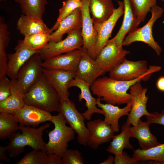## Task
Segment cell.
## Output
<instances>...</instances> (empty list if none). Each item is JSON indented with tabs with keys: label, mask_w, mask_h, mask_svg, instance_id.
<instances>
[{
	"label": "cell",
	"mask_w": 164,
	"mask_h": 164,
	"mask_svg": "<svg viewBox=\"0 0 164 164\" xmlns=\"http://www.w3.org/2000/svg\"><path fill=\"white\" fill-rule=\"evenodd\" d=\"M5 75L0 77V102L6 99L11 93V80Z\"/></svg>",
	"instance_id": "74e56055"
},
{
	"label": "cell",
	"mask_w": 164,
	"mask_h": 164,
	"mask_svg": "<svg viewBox=\"0 0 164 164\" xmlns=\"http://www.w3.org/2000/svg\"><path fill=\"white\" fill-rule=\"evenodd\" d=\"M156 86L158 90L164 92V76H161L158 79Z\"/></svg>",
	"instance_id": "b9f144b4"
},
{
	"label": "cell",
	"mask_w": 164,
	"mask_h": 164,
	"mask_svg": "<svg viewBox=\"0 0 164 164\" xmlns=\"http://www.w3.org/2000/svg\"><path fill=\"white\" fill-rule=\"evenodd\" d=\"M11 93L5 100L0 102V113L12 114L26 104L25 93L17 80H11Z\"/></svg>",
	"instance_id": "603a6c76"
},
{
	"label": "cell",
	"mask_w": 164,
	"mask_h": 164,
	"mask_svg": "<svg viewBox=\"0 0 164 164\" xmlns=\"http://www.w3.org/2000/svg\"><path fill=\"white\" fill-rule=\"evenodd\" d=\"M147 62L144 60L131 61L126 58L109 72V77L119 80L129 81L138 78L149 70Z\"/></svg>",
	"instance_id": "7c38bea8"
},
{
	"label": "cell",
	"mask_w": 164,
	"mask_h": 164,
	"mask_svg": "<svg viewBox=\"0 0 164 164\" xmlns=\"http://www.w3.org/2000/svg\"><path fill=\"white\" fill-rule=\"evenodd\" d=\"M161 0L164 3V0Z\"/></svg>",
	"instance_id": "bcb514c9"
},
{
	"label": "cell",
	"mask_w": 164,
	"mask_h": 164,
	"mask_svg": "<svg viewBox=\"0 0 164 164\" xmlns=\"http://www.w3.org/2000/svg\"><path fill=\"white\" fill-rule=\"evenodd\" d=\"M149 71L136 79L129 81L115 79L110 77H99L90 86L93 94L100 98L101 101L115 105L127 104L131 101L130 94L127 91L130 87L140 81H146L152 73L160 71L161 67L151 65Z\"/></svg>",
	"instance_id": "6da1fadb"
},
{
	"label": "cell",
	"mask_w": 164,
	"mask_h": 164,
	"mask_svg": "<svg viewBox=\"0 0 164 164\" xmlns=\"http://www.w3.org/2000/svg\"><path fill=\"white\" fill-rule=\"evenodd\" d=\"M58 112L63 116L67 123L77 134L78 143L87 146L88 132L84 123L85 119L83 113L77 109L74 103L70 99L60 102Z\"/></svg>",
	"instance_id": "52a82bcc"
},
{
	"label": "cell",
	"mask_w": 164,
	"mask_h": 164,
	"mask_svg": "<svg viewBox=\"0 0 164 164\" xmlns=\"http://www.w3.org/2000/svg\"><path fill=\"white\" fill-rule=\"evenodd\" d=\"M118 6L115 9L112 15L106 20L94 24L97 34V39L96 46V57L106 45L111 36L112 31L119 18L124 14V5L123 2L117 1Z\"/></svg>",
	"instance_id": "9a60e30c"
},
{
	"label": "cell",
	"mask_w": 164,
	"mask_h": 164,
	"mask_svg": "<svg viewBox=\"0 0 164 164\" xmlns=\"http://www.w3.org/2000/svg\"><path fill=\"white\" fill-rule=\"evenodd\" d=\"M6 0H0V2L1 1H5Z\"/></svg>",
	"instance_id": "f6af8a7d"
},
{
	"label": "cell",
	"mask_w": 164,
	"mask_h": 164,
	"mask_svg": "<svg viewBox=\"0 0 164 164\" xmlns=\"http://www.w3.org/2000/svg\"><path fill=\"white\" fill-rule=\"evenodd\" d=\"M42 60L38 53L32 55L19 71L16 79L25 94L43 73Z\"/></svg>",
	"instance_id": "9c48e42d"
},
{
	"label": "cell",
	"mask_w": 164,
	"mask_h": 164,
	"mask_svg": "<svg viewBox=\"0 0 164 164\" xmlns=\"http://www.w3.org/2000/svg\"><path fill=\"white\" fill-rule=\"evenodd\" d=\"M11 114L19 124L35 127L40 124L51 121L53 116L50 112L26 104Z\"/></svg>",
	"instance_id": "2e32d148"
},
{
	"label": "cell",
	"mask_w": 164,
	"mask_h": 164,
	"mask_svg": "<svg viewBox=\"0 0 164 164\" xmlns=\"http://www.w3.org/2000/svg\"><path fill=\"white\" fill-rule=\"evenodd\" d=\"M137 162L133 157H131L127 153L123 152L120 155H115V164H134Z\"/></svg>",
	"instance_id": "f35d334b"
},
{
	"label": "cell",
	"mask_w": 164,
	"mask_h": 164,
	"mask_svg": "<svg viewBox=\"0 0 164 164\" xmlns=\"http://www.w3.org/2000/svg\"><path fill=\"white\" fill-rule=\"evenodd\" d=\"M115 9L112 0H90L89 12L93 24L108 19Z\"/></svg>",
	"instance_id": "484cf974"
},
{
	"label": "cell",
	"mask_w": 164,
	"mask_h": 164,
	"mask_svg": "<svg viewBox=\"0 0 164 164\" xmlns=\"http://www.w3.org/2000/svg\"><path fill=\"white\" fill-rule=\"evenodd\" d=\"M25 95L26 104L50 112H59L60 105L59 96L43 73Z\"/></svg>",
	"instance_id": "3957f363"
},
{
	"label": "cell",
	"mask_w": 164,
	"mask_h": 164,
	"mask_svg": "<svg viewBox=\"0 0 164 164\" xmlns=\"http://www.w3.org/2000/svg\"><path fill=\"white\" fill-rule=\"evenodd\" d=\"M101 98L97 97L96 104L97 107L101 109L104 112V121L109 125L115 132L119 131V121L121 117L128 115L131 111L132 102L126 104V105L122 108H120L118 106L113 104L101 102Z\"/></svg>",
	"instance_id": "7402d4cb"
},
{
	"label": "cell",
	"mask_w": 164,
	"mask_h": 164,
	"mask_svg": "<svg viewBox=\"0 0 164 164\" xmlns=\"http://www.w3.org/2000/svg\"><path fill=\"white\" fill-rule=\"evenodd\" d=\"M62 164H83L84 158L81 153L77 150L69 149L62 157Z\"/></svg>",
	"instance_id": "8d00e7d4"
},
{
	"label": "cell",
	"mask_w": 164,
	"mask_h": 164,
	"mask_svg": "<svg viewBox=\"0 0 164 164\" xmlns=\"http://www.w3.org/2000/svg\"><path fill=\"white\" fill-rule=\"evenodd\" d=\"M16 25L17 29L24 37L41 32L52 33L50 29L43 20L33 18L22 14L19 19Z\"/></svg>",
	"instance_id": "4316f807"
},
{
	"label": "cell",
	"mask_w": 164,
	"mask_h": 164,
	"mask_svg": "<svg viewBox=\"0 0 164 164\" xmlns=\"http://www.w3.org/2000/svg\"><path fill=\"white\" fill-rule=\"evenodd\" d=\"M82 47L46 59L42 63L43 68L50 70H60L76 72L84 53Z\"/></svg>",
	"instance_id": "e0dca14e"
},
{
	"label": "cell",
	"mask_w": 164,
	"mask_h": 164,
	"mask_svg": "<svg viewBox=\"0 0 164 164\" xmlns=\"http://www.w3.org/2000/svg\"><path fill=\"white\" fill-rule=\"evenodd\" d=\"M129 53L122 46L108 40L95 60L105 72H109L121 63Z\"/></svg>",
	"instance_id": "8fae6325"
},
{
	"label": "cell",
	"mask_w": 164,
	"mask_h": 164,
	"mask_svg": "<svg viewBox=\"0 0 164 164\" xmlns=\"http://www.w3.org/2000/svg\"><path fill=\"white\" fill-rule=\"evenodd\" d=\"M18 122L10 113L0 114V139L9 138L19 130Z\"/></svg>",
	"instance_id": "d6a6232c"
},
{
	"label": "cell",
	"mask_w": 164,
	"mask_h": 164,
	"mask_svg": "<svg viewBox=\"0 0 164 164\" xmlns=\"http://www.w3.org/2000/svg\"><path fill=\"white\" fill-rule=\"evenodd\" d=\"M16 164H62V157L55 154L48 155L41 150H33L26 154Z\"/></svg>",
	"instance_id": "f1b7e54d"
},
{
	"label": "cell",
	"mask_w": 164,
	"mask_h": 164,
	"mask_svg": "<svg viewBox=\"0 0 164 164\" xmlns=\"http://www.w3.org/2000/svg\"></svg>",
	"instance_id": "7dc6e473"
},
{
	"label": "cell",
	"mask_w": 164,
	"mask_h": 164,
	"mask_svg": "<svg viewBox=\"0 0 164 164\" xmlns=\"http://www.w3.org/2000/svg\"><path fill=\"white\" fill-rule=\"evenodd\" d=\"M151 115L147 116V122L150 125L152 124L164 125V109L161 113L155 112L151 113Z\"/></svg>",
	"instance_id": "ab89813d"
},
{
	"label": "cell",
	"mask_w": 164,
	"mask_h": 164,
	"mask_svg": "<svg viewBox=\"0 0 164 164\" xmlns=\"http://www.w3.org/2000/svg\"><path fill=\"white\" fill-rule=\"evenodd\" d=\"M150 12L152 16L148 22L142 27L137 28L128 34L122 45L128 46L135 42H142L147 44L159 56L162 52V49L153 38L152 29L154 23L162 16L164 9L156 5L151 8Z\"/></svg>",
	"instance_id": "5b68a950"
},
{
	"label": "cell",
	"mask_w": 164,
	"mask_h": 164,
	"mask_svg": "<svg viewBox=\"0 0 164 164\" xmlns=\"http://www.w3.org/2000/svg\"><path fill=\"white\" fill-rule=\"evenodd\" d=\"M14 0V1H15V2H16L19 3L20 0Z\"/></svg>",
	"instance_id": "ee69618b"
},
{
	"label": "cell",
	"mask_w": 164,
	"mask_h": 164,
	"mask_svg": "<svg viewBox=\"0 0 164 164\" xmlns=\"http://www.w3.org/2000/svg\"><path fill=\"white\" fill-rule=\"evenodd\" d=\"M19 3L22 14L33 18L43 20L47 0H20Z\"/></svg>",
	"instance_id": "f546056e"
},
{
	"label": "cell",
	"mask_w": 164,
	"mask_h": 164,
	"mask_svg": "<svg viewBox=\"0 0 164 164\" xmlns=\"http://www.w3.org/2000/svg\"><path fill=\"white\" fill-rule=\"evenodd\" d=\"M105 73L95 59L91 57L84 50L76 71L75 77L85 81L91 86Z\"/></svg>",
	"instance_id": "44dd1931"
},
{
	"label": "cell",
	"mask_w": 164,
	"mask_h": 164,
	"mask_svg": "<svg viewBox=\"0 0 164 164\" xmlns=\"http://www.w3.org/2000/svg\"><path fill=\"white\" fill-rule=\"evenodd\" d=\"M149 125L147 121H143L140 119L136 125L131 127V137L137 139L141 149H148L161 144L156 136L151 132Z\"/></svg>",
	"instance_id": "d4e9b609"
},
{
	"label": "cell",
	"mask_w": 164,
	"mask_h": 164,
	"mask_svg": "<svg viewBox=\"0 0 164 164\" xmlns=\"http://www.w3.org/2000/svg\"><path fill=\"white\" fill-rule=\"evenodd\" d=\"M73 87H78L80 90V93L78 96L79 101L80 102L84 99L86 101L85 105L87 109L83 113L85 119L91 120L94 113L104 115L103 110L96 107L97 99L93 97L91 94L90 89V85L85 81L75 77L70 83L69 88Z\"/></svg>",
	"instance_id": "ffe728a7"
},
{
	"label": "cell",
	"mask_w": 164,
	"mask_h": 164,
	"mask_svg": "<svg viewBox=\"0 0 164 164\" xmlns=\"http://www.w3.org/2000/svg\"><path fill=\"white\" fill-rule=\"evenodd\" d=\"M141 82L135 83L129 89L132 106L126 122L133 126L136 125L143 116H149L151 114L146 110L149 98L146 95L147 89L142 87Z\"/></svg>",
	"instance_id": "ba28073f"
},
{
	"label": "cell",
	"mask_w": 164,
	"mask_h": 164,
	"mask_svg": "<svg viewBox=\"0 0 164 164\" xmlns=\"http://www.w3.org/2000/svg\"><path fill=\"white\" fill-rule=\"evenodd\" d=\"M62 3V7L59 10V14L56 21L50 29L52 33L57 29L63 19L77 8H81L83 4L82 0H66Z\"/></svg>",
	"instance_id": "e575fe53"
},
{
	"label": "cell",
	"mask_w": 164,
	"mask_h": 164,
	"mask_svg": "<svg viewBox=\"0 0 164 164\" xmlns=\"http://www.w3.org/2000/svg\"><path fill=\"white\" fill-rule=\"evenodd\" d=\"M43 73L55 90L60 102L69 100V85L76 76V72L60 70H50L43 68Z\"/></svg>",
	"instance_id": "4fadbf2b"
},
{
	"label": "cell",
	"mask_w": 164,
	"mask_h": 164,
	"mask_svg": "<svg viewBox=\"0 0 164 164\" xmlns=\"http://www.w3.org/2000/svg\"><path fill=\"white\" fill-rule=\"evenodd\" d=\"M63 40L57 42H49L38 53L45 61L63 53H66L82 48L83 41L81 29L76 30L68 34Z\"/></svg>",
	"instance_id": "8992f818"
},
{
	"label": "cell",
	"mask_w": 164,
	"mask_h": 164,
	"mask_svg": "<svg viewBox=\"0 0 164 164\" xmlns=\"http://www.w3.org/2000/svg\"><path fill=\"white\" fill-rule=\"evenodd\" d=\"M137 17L140 22H144L151 8L156 5V0H130Z\"/></svg>",
	"instance_id": "d590c367"
},
{
	"label": "cell",
	"mask_w": 164,
	"mask_h": 164,
	"mask_svg": "<svg viewBox=\"0 0 164 164\" xmlns=\"http://www.w3.org/2000/svg\"><path fill=\"white\" fill-rule=\"evenodd\" d=\"M81 7L82 24L81 35L83 41V49L92 58L95 59L96 46L97 34L94 28L89 10L90 0H82Z\"/></svg>",
	"instance_id": "30bf717a"
},
{
	"label": "cell",
	"mask_w": 164,
	"mask_h": 164,
	"mask_svg": "<svg viewBox=\"0 0 164 164\" xmlns=\"http://www.w3.org/2000/svg\"><path fill=\"white\" fill-rule=\"evenodd\" d=\"M14 50V53L7 54L6 75L11 80L16 79L18 73L21 67L32 55L39 52L28 48L23 40L18 41Z\"/></svg>",
	"instance_id": "ac0fdd59"
},
{
	"label": "cell",
	"mask_w": 164,
	"mask_h": 164,
	"mask_svg": "<svg viewBox=\"0 0 164 164\" xmlns=\"http://www.w3.org/2000/svg\"><path fill=\"white\" fill-rule=\"evenodd\" d=\"M132 157L137 162L151 160L157 164H164V143L146 150L138 148L134 150Z\"/></svg>",
	"instance_id": "4dcf8cb0"
},
{
	"label": "cell",
	"mask_w": 164,
	"mask_h": 164,
	"mask_svg": "<svg viewBox=\"0 0 164 164\" xmlns=\"http://www.w3.org/2000/svg\"><path fill=\"white\" fill-rule=\"evenodd\" d=\"M50 127L49 123L37 128L19 124L21 132H17L9 138L7 151L9 157L13 158L19 156L24 152L26 146L33 150L46 152V143L43 138V132Z\"/></svg>",
	"instance_id": "7a4b0ae2"
},
{
	"label": "cell",
	"mask_w": 164,
	"mask_h": 164,
	"mask_svg": "<svg viewBox=\"0 0 164 164\" xmlns=\"http://www.w3.org/2000/svg\"><path fill=\"white\" fill-rule=\"evenodd\" d=\"M114 157L112 156H109L108 158L100 164H113L114 163Z\"/></svg>",
	"instance_id": "7bdbcfd3"
},
{
	"label": "cell",
	"mask_w": 164,
	"mask_h": 164,
	"mask_svg": "<svg viewBox=\"0 0 164 164\" xmlns=\"http://www.w3.org/2000/svg\"><path fill=\"white\" fill-rule=\"evenodd\" d=\"M131 125L125 122L121 127V132L119 134L114 135L110 144L106 149L108 152L116 155L121 154L124 149H131L133 147L129 142L131 137L130 128Z\"/></svg>",
	"instance_id": "83f0119b"
},
{
	"label": "cell",
	"mask_w": 164,
	"mask_h": 164,
	"mask_svg": "<svg viewBox=\"0 0 164 164\" xmlns=\"http://www.w3.org/2000/svg\"><path fill=\"white\" fill-rule=\"evenodd\" d=\"M123 2L124 13L122 24L115 36L108 40L118 46H123V41L126 35L137 28L140 23L134 12L130 0H123Z\"/></svg>",
	"instance_id": "d6986e66"
},
{
	"label": "cell",
	"mask_w": 164,
	"mask_h": 164,
	"mask_svg": "<svg viewBox=\"0 0 164 164\" xmlns=\"http://www.w3.org/2000/svg\"><path fill=\"white\" fill-rule=\"evenodd\" d=\"M8 150L7 145L5 146H0V160L2 161L9 162L10 159L6 155V151Z\"/></svg>",
	"instance_id": "60d3db41"
},
{
	"label": "cell",
	"mask_w": 164,
	"mask_h": 164,
	"mask_svg": "<svg viewBox=\"0 0 164 164\" xmlns=\"http://www.w3.org/2000/svg\"><path fill=\"white\" fill-rule=\"evenodd\" d=\"M50 122L54 128L48 132L49 141L46 143V152L48 155L55 154L62 157L67 149L68 142L74 139L76 132L67 125L66 120L60 113L53 116Z\"/></svg>",
	"instance_id": "277c9868"
},
{
	"label": "cell",
	"mask_w": 164,
	"mask_h": 164,
	"mask_svg": "<svg viewBox=\"0 0 164 164\" xmlns=\"http://www.w3.org/2000/svg\"><path fill=\"white\" fill-rule=\"evenodd\" d=\"M9 41L8 26L4 18L0 17V77L6 75L8 56L6 52Z\"/></svg>",
	"instance_id": "1f68e13d"
},
{
	"label": "cell",
	"mask_w": 164,
	"mask_h": 164,
	"mask_svg": "<svg viewBox=\"0 0 164 164\" xmlns=\"http://www.w3.org/2000/svg\"><path fill=\"white\" fill-rule=\"evenodd\" d=\"M51 34L41 32L24 37L23 41L29 49L39 51L50 41Z\"/></svg>",
	"instance_id": "836d02e7"
},
{
	"label": "cell",
	"mask_w": 164,
	"mask_h": 164,
	"mask_svg": "<svg viewBox=\"0 0 164 164\" xmlns=\"http://www.w3.org/2000/svg\"><path fill=\"white\" fill-rule=\"evenodd\" d=\"M80 8L76 9L61 22L57 29L51 34L50 41H59L62 40L64 34L81 29L82 18Z\"/></svg>",
	"instance_id": "cb8c5ba5"
},
{
	"label": "cell",
	"mask_w": 164,
	"mask_h": 164,
	"mask_svg": "<svg viewBox=\"0 0 164 164\" xmlns=\"http://www.w3.org/2000/svg\"><path fill=\"white\" fill-rule=\"evenodd\" d=\"M87 126L88 132L87 145L94 149L110 141L114 135L115 132L110 125L101 119L90 121Z\"/></svg>",
	"instance_id": "5bb4252c"
}]
</instances>
